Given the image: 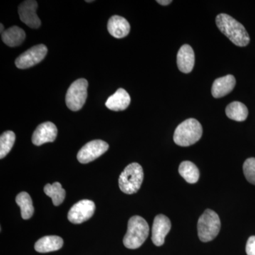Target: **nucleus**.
Returning a JSON list of instances; mask_svg holds the SVG:
<instances>
[{
	"instance_id": "obj_5",
	"label": "nucleus",
	"mask_w": 255,
	"mask_h": 255,
	"mask_svg": "<svg viewBox=\"0 0 255 255\" xmlns=\"http://www.w3.org/2000/svg\"><path fill=\"white\" fill-rule=\"evenodd\" d=\"M198 235L204 243L213 241L221 230V220L215 211L207 209L201 215L198 221Z\"/></svg>"
},
{
	"instance_id": "obj_13",
	"label": "nucleus",
	"mask_w": 255,
	"mask_h": 255,
	"mask_svg": "<svg viewBox=\"0 0 255 255\" xmlns=\"http://www.w3.org/2000/svg\"><path fill=\"white\" fill-rule=\"evenodd\" d=\"M177 67L182 73H189L192 71L195 63V55L189 45L181 47L177 56Z\"/></svg>"
},
{
	"instance_id": "obj_1",
	"label": "nucleus",
	"mask_w": 255,
	"mask_h": 255,
	"mask_svg": "<svg viewBox=\"0 0 255 255\" xmlns=\"http://www.w3.org/2000/svg\"><path fill=\"white\" fill-rule=\"evenodd\" d=\"M216 23L220 31L236 46L245 47L249 44L251 38L246 28L232 16L220 14L216 16Z\"/></svg>"
},
{
	"instance_id": "obj_25",
	"label": "nucleus",
	"mask_w": 255,
	"mask_h": 255,
	"mask_svg": "<svg viewBox=\"0 0 255 255\" xmlns=\"http://www.w3.org/2000/svg\"><path fill=\"white\" fill-rule=\"evenodd\" d=\"M246 253L248 255H255V236H251L247 242Z\"/></svg>"
},
{
	"instance_id": "obj_7",
	"label": "nucleus",
	"mask_w": 255,
	"mask_h": 255,
	"mask_svg": "<svg viewBox=\"0 0 255 255\" xmlns=\"http://www.w3.org/2000/svg\"><path fill=\"white\" fill-rule=\"evenodd\" d=\"M47 53L48 48L45 45H37L20 55L15 60V65L19 69L31 68L41 63L44 59Z\"/></svg>"
},
{
	"instance_id": "obj_11",
	"label": "nucleus",
	"mask_w": 255,
	"mask_h": 255,
	"mask_svg": "<svg viewBox=\"0 0 255 255\" xmlns=\"http://www.w3.org/2000/svg\"><path fill=\"white\" fill-rule=\"evenodd\" d=\"M58 135L56 126L52 122H47L40 124L32 135L33 145L40 146L46 142H54Z\"/></svg>"
},
{
	"instance_id": "obj_20",
	"label": "nucleus",
	"mask_w": 255,
	"mask_h": 255,
	"mask_svg": "<svg viewBox=\"0 0 255 255\" xmlns=\"http://www.w3.org/2000/svg\"><path fill=\"white\" fill-rule=\"evenodd\" d=\"M179 172L189 184H195L199 181L200 172L195 164L190 161H184L179 167Z\"/></svg>"
},
{
	"instance_id": "obj_18",
	"label": "nucleus",
	"mask_w": 255,
	"mask_h": 255,
	"mask_svg": "<svg viewBox=\"0 0 255 255\" xmlns=\"http://www.w3.org/2000/svg\"><path fill=\"white\" fill-rule=\"evenodd\" d=\"M25 38V31L16 26H11L1 33V40L6 46L9 47L20 46L24 41Z\"/></svg>"
},
{
	"instance_id": "obj_12",
	"label": "nucleus",
	"mask_w": 255,
	"mask_h": 255,
	"mask_svg": "<svg viewBox=\"0 0 255 255\" xmlns=\"http://www.w3.org/2000/svg\"><path fill=\"white\" fill-rule=\"evenodd\" d=\"M170 220L162 214L157 215L154 219L152 228V241L156 246H162L166 236L170 231Z\"/></svg>"
},
{
	"instance_id": "obj_4",
	"label": "nucleus",
	"mask_w": 255,
	"mask_h": 255,
	"mask_svg": "<svg viewBox=\"0 0 255 255\" xmlns=\"http://www.w3.org/2000/svg\"><path fill=\"white\" fill-rule=\"evenodd\" d=\"M143 177L141 165L133 162L128 165L121 174L119 179V188L125 194H135L141 187Z\"/></svg>"
},
{
	"instance_id": "obj_27",
	"label": "nucleus",
	"mask_w": 255,
	"mask_h": 255,
	"mask_svg": "<svg viewBox=\"0 0 255 255\" xmlns=\"http://www.w3.org/2000/svg\"><path fill=\"white\" fill-rule=\"evenodd\" d=\"M0 27H1L0 31H1V33H3V31H4V26H3L2 23H1V25H0Z\"/></svg>"
},
{
	"instance_id": "obj_26",
	"label": "nucleus",
	"mask_w": 255,
	"mask_h": 255,
	"mask_svg": "<svg viewBox=\"0 0 255 255\" xmlns=\"http://www.w3.org/2000/svg\"><path fill=\"white\" fill-rule=\"evenodd\" d=\"M157 2L159 4L166 6V5L171 4V3L172 2V1H171V0H157Z\"/></svg>"
},
{
	"instance_id": "obj_28",
	"label": "nucleus",
	"mask_w": 255,
	"mask_h": 255,
	"mask_svg": "<svg viewBox=\"0 0 255 255\" xmlns=\"http://www.w3.org/2000/svg\"><path fill=\"white\" fill-rule=\"evenodd\" d=\"M87 2H93V0H91V1H88V0H87Z\"/></svg>"
},
{
	"instance_id": "obj_9",
	"label": "nucleus",
	"mask_w": 255,
	"mask_h": 255,
	"mask_svg": "<svg viewBox=\"0 0 255 255\" xmlns=\"http://www.w3.org/2000/svg\"><path fill=\"white\" fill-rule=\"evenodd\" d=\"M95 204L91 200L78 201L69 211L68 219L74 224H80L91 219L95 214Z\"/></svg>"
},
{
	"instance_id": "obj_19",
	"label": "nucleus",
	"mask_w": 255,
	"mask_h": 255,
	"mask_svg": "<svg viewBox=\"0 0 255 255\" xmlns=\"http://www.w3.org/2000/svg\"><path fill=\"white\" fill-rule=\"evenodd\" d=\"M226 114L228 118L242 122L248 118V110L244 104L240 102H233L226 107Z\"/></svg>"
},
{
	"instance_id": "obj_6",
	"label": "nucleus",
	"mask_w": 255,
	"mask_h": 255,
	"mask_svg": "<svg viewBox=\"0 0 255 255\" xmlns=\"http://www.w3.org/2000/svg\"><path fill=\"white\" fill-rule=\"evenodd\" d=\"M88 82L79 79L70 85L65 97L67 107L73 112H78L85 105L87 98Z\"/></svg>"
},
{
	"instance_id": "obj_3",
	"label": "nucleus",
	"mask_w": 255,
	"mask_h": 255,
	"mask_svg": "<svg viewBox=\"0 0 255 255\" xmlns=\"http://www.w3.org/2000/svg\"><path fill=\"white\" fill-rule=\"evenodd\" d=\"M202 126L195 119H189L179 124L174 133V141L182 147L195 144L202 137Z\"/></svg>"
},
{
	"instance_id": "obj_17",
	"label": "nucleus",
	"mask_w": 255,
	"mask_h": 255,
	"mask_svg": "<svg viewBox=\"0 0 255 255\" xmlns=\"http://www.w3.org/2000/svg\"><path fill=\"white\" fill-rule=\"evenodd\" d=\"M63 246V240L59 236H45L36 242L35 250L40 253L59 251Z\"/></svg>"
},
{
	"instance_id": "obj_2",
	"label": "nucleus",
	"mask_w": 255,
	"mask_h": 255,
	"mask_svg": "<svg viewBox=\"0 0 255 255\" xmlns=\"http://www.w3.org/2000/svg\"><path fill=\"white\" fill-rule=\"evenodd\" d=\"M149 232L148 224L143 218L132 216L128 223L127 233L124 238V246L128 249H137L145 243Z\"/></svg>"
},
{
	"instance_id": "obj_24",
	"label": "nucleus",
	"mask_w": 255,
	"mask_h": 255,
	"mask_svg": "<svg viewBox=\"0 0 255 255\" xmlns=\"http://www.w3.org/2000/svg\"><path fill=\"white\" fill-rule=\"evenodd\" d=\"M243 172L247 180L255 185V158L251 157L246 159L243 164Z\"/></svg>"
},
{
	"instance_id": "obj_16",
	"label": "nucleus",
	"mask_w": 255,
	"mask_h": 255,
	"mask_svg": "<svg viewBox=\"0 0 255 255\" xmlns=\"http://www.w3.org/2000/svg\"><path fill=\"white\" fill-rule=\"evenodd\" d=\"M130 103V97L124 89L120 88L106 102V107L109 110L119 112L127 110Z\"/></svg>"
},
{
	"instance_id": "obj_8",
	"label": "nucleus",
	"mask_w": 255,
	"mask_h": 255,
	"mask_svg": "<svg viewBox=\"0 0 255 255\" xmlns=\"http://www.w3.org/2000/svg\"><path fill=\"white\" fill-rule=\"evenodd\" d=\"M109 144L102 140H95L87 142L79 151L78 159L82 164H87L100 157L108 150Z\"/></svg>"
},
{
	"instance_id": "obj_14",
	"label": "nucleus",
	"mask_w": 255,
	"mask_h": 255,
	"mask_svg": "<svg viewBox=\"0 0 255 255\" xmlns=\"http://www.w3.org/2000/svg\"><path fill=\"white\" fill-rule=\"evenodd\" d=\"M236 85V80L232 75L216 79L211 88V93L214 98H221L231 93Z\"/></svg>"
},
{
	"instance_id": "obj_21",
	"label": "nucleus",
	"mask_w": 255,
	"mask_h": 255,
	"mask_svg": "<svg viewBox=\"0 0 255 255\" xmlns=\"http://www.w3.org/2000/svg\"><path fill=\"white\" fill-rule=\"evenodd\" d=\"M16 202L21 208V217L23 219L28 220L33 216L34 213L33 202L31 196L26 192H21L16 197Z\"/></svg>"
},
{
	"instance_id": "obj_10",
	"label": "nucleus",
	"mask_w": 255,
	"mask_h": 255,
	"mask_svg": "<svg viewBox=\"0 0 255 255\" xmlns=\"http://www.w3.org/2000/svg\"><path fill=\"white\" fill-rule=\"evenodd\" d=\"M37 8L38 3L34 0H26L18 6L20 19L30 28H38L41 26V19L36 14Z\"/></svg>"
},
{
	"instance_id": "obj_22",
	"label": "nucleus",
	"mask_w": 255,
	"mask_h": 255,
	"mask_svg": "<svg viewBox=\"0 0 255 255\" xmlns=\"http://www.w3.org/2000/svg\"><path fill=\"white\" fill-rule=\"evenodd\" d=\"M44 192L47 196L51 198L53 205L55 206H60L63 202L66 194L59 182L46 184L44 187Z\"/></svg>"
},
{
	"instance_id": "obj_23",
	"label": "nucleus",
	"mask_w": 255,
	"mask_h": 255,
	"mask_svg": "<svg viewBox=\"0 0 255 255\" xmlns=\"http://www.w3.org/2000/svg\"><path fill=\"white\" fill-rule=\"evenodd\" d=\"M16 135L13 131L3 132L0 137V158L3 159L11 151L14 145Z\"/></svg>"
},
{
	"instance_id": "obj_15",
	"label": "nucleus",
	"mask_w": 255,
	"mask_h": 255,
	"mask_svg": "<svg viewBox=\"0 0 255 255\" xmlns=\"http://www.w3.org/2000/svg\"><path fill=\"white\" fill-rule=\"evenodd\" d=\"M109 33L116 38H123L130 32V23L122 16L115 15L109 20L107 24Z\"/></svg>"
}]
</instances>
